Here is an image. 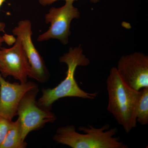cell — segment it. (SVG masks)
Returning a JSON list of instances; mask_svg holds the SVG:
<instances>
[{
	"label": "cell",
	"mask_w": 148,
	"mask_h": 148,
	"mask_svg": "<svg viewBox=\"0 0 148 148\" xmlns=\"http://www.w3.org/2000/svg\"><path fill=\"white\" fill-rule=\"evenodd\" d=\"M108 95L107 110L128 133L137 126V112L140 91L125 83L113 67L106 80Z\"/></svg>",
	"instance_id": "1"
},
{
	"label": "cell",
	"mask_w": 148,
	"mask_h": 148,
	"mask_svg": "<svg viewBox=\"0 0 148 148\" xmlns=\"http://www.w3.org/2000/svg\"><path fill=\"white\" fill-rule=\"evenodd\" d=\"M59 61L65 63L68 67L66 78L56 87L43 89L42 95L37 102V105L41 108L50 110L52 104L61 98L77 97L90 100L95 98L98 92H86L79 87L75 79L77 67L87 66L90 62L83 53L81 45L70 48L68 53L60 57Z\"/></svg>",
	"instance_id": "2"
},
{
	"label": "cell",
	"mask_w": 148,
	"mask_h": 148,
	"mask_svg": "<svg viewBox=\"0 0 148 148\" xmlns=\"http://www.w3.org/2000/svg\"><path fill=\"white\" fill-rule=\"evenodd\" d=\"M110 125H104L100 128L92 125L80 126L77 132L73 125L63 126L56 130L53 139L58 144L72 148H127L120 138L115 137L118 132L116 127L109 129Z\"/></svg>",
	"instance_id": "3"
},
{
	"label": "cell",
	"mask_w": 148,
	"mask_h": 148,
	"mask_svg": "<svg viewBox=\"0 0 148 148\" xmlns=\"http://www.w3.org/2000/svg\"><path fill=\"white\" fill-rule=\"evenodd\" d=\"M38 91V87L28 91L21 99L17 109L24 140L29 132L40 129L46 123L53 122L56 119L55 114L49 110H44L37 105L36 97Z\"/></svg>",
	"instance_id": "4"
},
{
	"label": "cell",
	"mask_w": 148,
	"mask_h": 148,
	"mask_svg": "<svg viewBox=\"0 0 148 148\" xmlns=\"http://www.w3.org/2000/svg\"><path fill=\"white\" fill-rule=\"evenodd\" d=\"M73 1H66L64 6L58 8L52 7L45 15L46 24H50L46 32L39 36L37 41H45L52 39L60 41L63 44L69 42L71 35V22L74 18L79 17L78 9L74 6Z\"/></svg>",
	"instance_id": "5"
},
{
	"label": "cell",
	"mask_w": 148,
	"mask_h": 148,
	"mask_svg": "<svg viewBox=\"0 0 148 148\" xmlns=\"http://www.w3.org/2000/svg\"><path fill=\"white\" fill-rule=\"evenodd\" d=\"M12 33L21 41L30 66L29 77L44 83L48 78L49 73L44 61L35 47L32 40V24L29 20L19 21Z\"/></svg>",
	"instance_id": "6"
},
{
	"label": "cell",
	"mask_w": 148,
	"mask_h": 148,
	"mask_svg": "<svg viewBox=\"0 0 148 148\" xmlns=\"http://www.w3.org/2000/svg\"><path fill=\"white\" fill-rule=\"evenodd\" d=\"M125 83L139 91L148 87V56L140 52L121 56L116 67Z\"/></svg>",
	"instance_id": "7"
},
{
	"label": "cell",
	"mask_w": 148,
	"mask_h": 148,
	"mask_svg": "<svg viewBox=\"0 0 148 148\" xmlns=\"http://www.w3.org/2000/svg\"><path fill=\"white\" fill-rule=\"evenodd\" d=\"M0 72L3 77L11 76L21 83L27 82L30 66L18 38H16L12 47L0 49Z\"/></svg>",
	"instance_id": "8"
},
{
	"label": "cell",
	"mask_w": 148,
	"mask_h": 148,
	"mask_svg": "<svg viewBox=\"0 0 148 148\" xmlns=\"http://www.w3.org/2000/svg\"><path fill=\"white\" fill-rule=\"evenodd\" d=\"M36 87L32 82L10 83L0 73V116L11 121L17 115L18 105L24 95Z\"/></svg>",
	"instance_id": "9"
},
{
	"label": "cell",
	"mask_w": 148,
	"mask_h": 148,
	"mask_svg": "<svg viewBox=\"0 0 148 148\" xmlns=\"http://www.w3.org/2000/svg\"><path fill=\"white\" fill-rule=\"evenodd\" d=\"M27 143L22 138V128L19 119L12 121L5 139L0 148H25Z\"/></svg>",
	"instance_id": "10"
},
{
	"label": "cell",
	"mask_w": 148,
	"mask_h": 148,
	"mask_svg": "<svg viewBox=\"0 0 148 148\" xmlns=\"http://www.w3.org/2000/svg\"><path fill=\"white\" fill-rule=\"evenodd\" d=\"M137 112V121L142 125L148 123V87L140 90Z\"/></svg>",
	"instance_id": "11"
},
{
	"label": "cell",
	"mask_w": 148,
	"mask_h": 148,
	"mask_svg": "<svg viewBox=\"0 0 148 148\" xmlns=\"http://www.w3.org/2000/svg\"><path fill=\"white\" fill-rule=\"evenodd\" d=\"M12 121L0 116V146L5 139Z\"/></svg>",
	"instance_id": "12"
},
{
	"label": "cell",
	"mask_w": 148,
	"mask_h": 148,
	"mask_svg": "<svg viewBox=\"0 0 148 148\" xmlns=\"http://www.w3.org/2000/svg\"><path fill=\"white\" fill-rule=\"evenodd\" d=\"M58 1H59V0H39V2L40 4L44 6H46L47 5H50L53 3ZM64 1H71L74 2V1H77V0H64ZM90 1L92 3H96L98 2L99 0H90Z\"/></svg>",
	"instance_id": "13"
},
{
	"label": "cell",
	"mask_w": 148,
	"mask_h": 148,
	"mask_svg": "<svg viewBox=\"0 0 148 148\" xmlns=\"http://www.w3.org/2000/svg\"><path fill=\"white\" fill-rule=\"evenodd\" d=\"M5 1V0H0V8ZM5 28V24L0 22V31L3 32Z\"/></svg>",
	"instance_id": "14"
},
{
	"label": "cell",
	"mask_w": 148,
	"mask_h": 148,
	"mask_svg": "<svg viewBox=\"0 0 148 148\" xmlns=\"http://www.w3.org/2000/svg\"><path fill=\"white\" fill-rule=\"evenodd\" d=\"M4 42H5V40L3 37L0 36V47L1 46Z\"/></svg>",
	"instance_id": "15"
}]
</instances>
